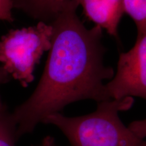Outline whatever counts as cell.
<instances>
[{"label":"cell","instance_id":"cell-1","mask_svg":"<svg viewBox=\"0 0 146 146\" xmlns=\"http://www.w3.org/2000/svg\"><path fill=\"white\" fill-rule=\"evenodd\" d=\"M78 6L71 0L50 23L52 46L43 74L33 93L12 112L18 139L70 104L111 100L104 81L112 79L114 71L104 62L102 29H87L76 13Z\"/></svg>","mask_w":146,"mask_h":146},{"label":"cell","instance_id":"cell-2","mask_svg":"<svg viewBox=\"0 0 146 146\" xmlns=\"http://www.w3.org/2000/svg\"><path fill=\"white\" fill-rule=\"evenodd\" d=\"M133 104V98L111 99L98 104L94 112L69 117L61 113L47 117L44 124L52 125L68 139L72 146H146V139L126 127L120 112Z\"/></svg>","mask_w":146,"mask_h":146},{"label":"cell","instance_id":"cell-3","mask_svg":"<svg viewBox=\"0 0 146 146\" xmlns=\"http://www.w3.org/2000/svg\"><path fill=\"white\" fill-rule=\"evenodd\" d=\"M52 27L39 22L35 26L12 30L0 39V62L14 79L27 87L43 53L52 46Z\"/></svg>","mask_w":146,"mask_h":146},{"label":"cell","instance_id":"cell-4","mask_svg":"<svg viewBox=\"0 0 146 146\" xmlns=\"http://www.w3.org/2000/svg\"><path fill=\"white\" fill-rule=\"evenodd\" d=\"M137 30L135 43L120 54L116 74L106 84L111 99L138 97L146 100V25Z\"/></svg>","mask_w":146,"mask_h":146},{"label":"cell","instance_id":"cell-5","mask_svg":"<svg viewBox=\"0 0 146 146\" xmlns=\"http://www.w3.org/2000/svg\"><path fill=\"white\" fill-rule=\"evenodd\" d=\"M85 16L118 39V27L125 14L124 0H76Z\"/></svg>","mask_w":146,"mask_h":146},{"label":"cell","instance_id":"cell-6","mask_svg":"<svg viewBox=\"0 0 146 146\" xmlns=\"http://www.w3.org/2000/svg\"><path fill=\"white\" fill-rule=\"evenodd\" d=\"M71 0H12L13 8L29 17L50 24Z\"/></svg>","mask_w":146,"mask_h":146},{"label":"cell","instance_id":"cell-7","mask_svg":"<svg viewBox=\"0 0 146 146\" xmlns=\"http://www.w3.org/2000/svg\"><path fill=\"white\" fill-rule=\"evenodd\" d=\"M18 139L17 125L12 112L4 105L0 108V146H16Z\"/></svg>","mask_w":146,"mask_h":146},{"label":"cell","instance_id":"cell-8","mask_svg":"<svg viewBox=\"0 0 146 146\" xmlns=\"http://www.w3.org/2000/svg\"><path fill=\"white\" fill-rule=\"evenodd\" d=\"M12 9V0H0V21L9 23L13 21Z\"/></svg>","mask_w":146,"mask_h":146},{"label":"cell","instance_id":"cell-9","mask_svg":"<svg viewBox=\"0 0 146 146\" xmlns=\"http://www.w3.org/2000/svg\"><path fill=\"white\" fill-rule=\"evenodd\" d=\"M128 127L137 135L146 139V118L142 120L133 121L129 124Z\"/></svg>","mask_w":146,"mask_h":146},{"label":"cell","instance_id":"cell-10","mask_svg":"<svg viewBox=\"0 0 146 146\" xmlns=\"http://www.w3.org/2000/svg\"><path fill=\"white\" fill-rule=\"evenodd\" d=\"M10 80V76L8 72L3 68L2 66H0V86L8 83ZM5 104L3 103L2 100L0 96V108L3 106Z\"/></svg>","mask_w":146,"mask_h":146},{"label":"cell","instance_id":"cell-11","mask_svg":"<svg viewBox=\"0 0 146 146\" xmlns=\"http://www.w3.org/2000/svg\"><path fill=\"white\" fill-rule=\"evenodd\" d=\"M33 146H58L56 144L55 139L51 136H46L37 145Z\"/></svg>","mask_w":146,"mask_h":146}]
</instances>
